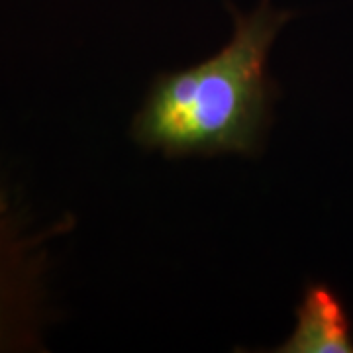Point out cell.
I'll use <instances>...</instances> for the list:
<instances>
[{"mask_svg":"<svg viewBox=\"0 0 353 353\" xmlns=\"http://www.w3.org/2000/svg\"><path fill=\"white\" fill-rule=\"evenodd\" d=\"M289 12L269 0L250 14L234 12V34L201 63L153 81L132 134L167 157L253 155L271 122L269 51Z\"/></svg>","mask_w":353,"mask_h":353,"instance_id":"cell-1","label":"cell"},{"mask_svg":"<svg viewBox=\"0 0 353 353\" xmlns=\"http://www.w3.org/2000/svg\"><path fill=\"white\" fill-rule=\"evenodd\" d=\"M279 353H353L352 322L340 296L326 285H310L296 308V326Z\"/></svg>","mask_w":353,"mask_h":353,"instance_id":"cell-2","label":"cell"}]
</instances>
